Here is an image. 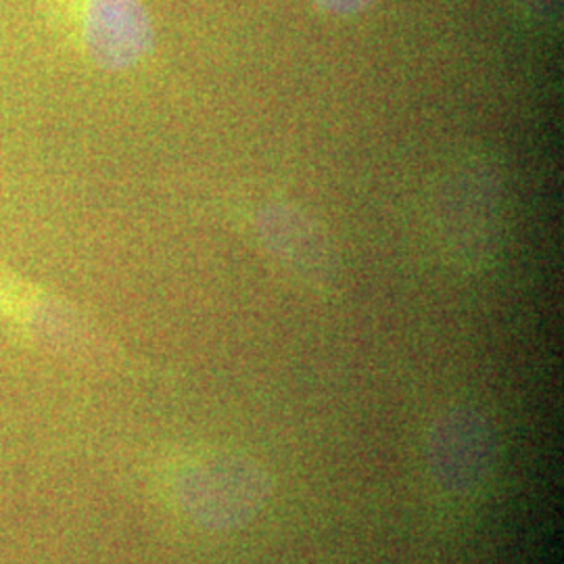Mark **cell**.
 Here are the masks:
<instances>
[{"mask_svg":"<svg viewBox=\"0 0 564 564\" xmlns=\"http://www.w3.org/2000/svg\"><path fill=\"white\" fill-rule=\"evenodd\" d=\"M433 224L444 256L460 270L479 272L496 260L505 235V178L485 153H464L440 174Z\"/></svg>","mask_w":564,"mask_h":564,"instance_id":"1","label":"cell"},{"mask_svg":"<svg viewBox=\"0 0 564 564\" xmlns=\"http://www.w3.org/2000/svg\"><path fill=\"white\" fill-rule=\"evenodd\" d=\"M53 11L82 55L105 72L130 69L153 48L142 0H53Z\"/></svg>","mask_w":564,"mask_h":564,"instance_id":"2","label":"cell"},{"mask_svg":"<svg viewBox=\"0 0 564 564\" xmlns=\"http://www.w3.org/2000/svg\"><path fill=\"white\" fill-rule=\"evenodd\" d=\"M258 235L284 272L312 289H328L339 276V253L326 230L305 212L270 203L258 214Z\"/></svg>","mask_w":564,"mask_h":564,"instance_id":"3","label":"cell"},{"mask_svg":"<svg viewBox=\"0 0 564 564\" xmlns=\"http://www.w3.org/2000/svg\"><path fill=\"white\" fill-rule=\"evenodd\" d=\"M514 4L531 20L554 23L561 18L563 0H514Z\"/></svg>","mask_w":564,"mask_h":564,"instance_id":"4","label":"cell"},{"mask_svg":"<svg viewBox=\"0 0 564 564\" xmlns=\"http://www.w3.org/2000/svg\"><path fill=\"white\" fill-rule=\"evenodd\" d=\"M323 13L335 18H354L375 7L379 0H312Z\"/></svg>","mask_w":564,"mask_h":564,"instance_id":"5","label":"cell"}]
</instances>
